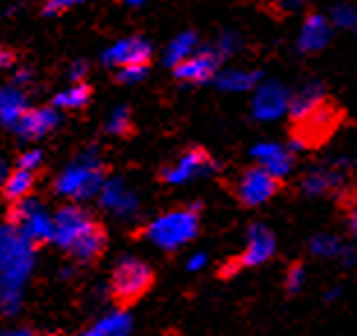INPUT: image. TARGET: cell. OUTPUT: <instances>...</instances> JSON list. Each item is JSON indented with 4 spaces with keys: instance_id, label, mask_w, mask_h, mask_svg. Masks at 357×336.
<instances>
[{
    "instance_id": "6da1fadb",
    "label": "cell",
    "mask_w": 357,
    "mask_h": 336,
    "mask_svg": "<svg viewBox=\"0 0 357 336\" xmlns=\"http://www.w3.org/2000/svg\"><path fill=\"white\" fill-rule=\"evenodd\" d=\"M53 240L81 265H95L106 251V228L88 210L65 205L53 219Z\"/></svg>"
},
{
    "instance_id": "7a4b0ae2",
    "label": "cell",
    "mask_w": 357,
    "mask_h": 336,
    "mask_svg": "<svg viewBox=\"0 0 357 336\" xmlns=\"http://www.w3.org/2000/svg\"><path fill=\"white\" fill-rule=\"evenodd\" d=\"M199 210H201L199 205H192V208H178L164 212L162 217H157L148 226H143L136 235L155 242L157 247H162L166 251H173L182 247V244L192 242L199 235V226H201Z\"/></svg>"
},
{
    "instance_id": "3957f363",
    "label": "cell",
    "mask_w": 357,
    "mask_h": 336,
    "mask_svg": "<svg viewBox=\"0 0 357 336\" xmlns=\"http://www.w3.org/2000/svg\"><path fill=\"white\" fill-rule=\"evenodd\" d=\"M155 279L157 277L153 267L139 261V258H125V261H120L113 267L109 281V295L113 304L120 311H127L150 293V288L155 286Z\"/></svg>"
},
{
    "instance_id": "277c9868",
    "label": "cell",
    "mask_w": 357,
    "mask_h": 336,
    "mask_svg": "<svg viewBox=\"0 0 357 336\" xmlns=\"http://www.w3.org/2000/svg\"><path fill=\"white\" fill-rule=\"evenodd\" d=\"M339 118H341L339 109L325 97L314 111L293 120V143L298 148H316V145L330 139L332 132L339 125Z\"/></svg>"
},
{
    "instance_id": "5b68a950",
    "label": "cell",
    "mask_w": 357,
    "mask_h": 336,
    "mask_svg": "<svg viewBox=\"0 0 357 336\" xmlns=\"http://www.w3.org/2000/svg\"><path fill=\"white\" fill-rule=\"evenodd\" d=\"M279 189H281L279 175L270 173L261 164H256L240 173L233 194L238 198V203L245 205V208H258V205L268 203L272 196H277Z\"/></svg>"
},
{
    "instance_id": "8992f818",
    "label": "cell",
    "mask_w": 357,
    "mask_h": 336,
    "mask_svg": "<svg viewBox=\"0 0 357 336\" xmlns=\"http://www.w3.org/2000/svg\"><path fill=\"white\" fill-rule=\"evenodd\" d=\"M277 249V242H275V235L270 233V228H265L263 224H256L249 228V240H247V247L245 251L233 258V261L224 263L222 270H219V277L222 279H229L233 274H238L242 267H258L263 263H268L272 254Z\"/></svg>"
},
{
    "instance_id": "52a82bcc",
    "label": "cell",
    "mask_w": 357,
    "mask_h": 336,
    "mask_svg": "<svg viewBox=\"0 0 357 336\" xmlns=\"http://www.w3.org/2000/svg\"><path fill=\"white\" fill-rule=\"evenodd\" d=\"M217 164L210 157L208 150L203 148H189L187 152H182L178 157V162H173L169 166H164L159 171V182H169V185H178V182H187L196 178V175L215 171Z\"/></svg>"
},
{
    "instance_id": "ba28073f",
    "label": "cell",
    "mask_w": 357,
    "mask_h": 336,
    "mask_svg": "<svg viewBox=\"0 0 357 336\" xmlns=\"http://www.w3.org/2000/svg\"><path fill=\"white\" fill-rule=\"evenodd\" d=\"M104 63L116 67V70L127 65H150L153 63V47L141 37H129L104 53Z\"/></svg>"
},
{
    "instance_id": "9c48e42d",
    "label": "cell",
    "mask_w": 357,
    "mask_h": 336,
    "mask_svg": "<svg viewBox=\"0 0 357 336\" xmlns=\"http://www.w3.org/2000/svg\"><path fill=\"white\" fill-rule=\"evenodd\" d=\"M217 65H219V58L215 53L199 51V53H189V56L178 60V63L173 65V72L185 83H205L215 76Z\"/></svg>"
},
{
    "instance_id": "30bf717a",
    "label": "cell",
    "mask_w": 357,
    "mask_h": 336,
    "mask_svg": "<svg viewBox=\"0 0 357 336\" xmlns=\"http://www.w3.org/2000/svg\"><path fill=\"white\" fill-rule=\"evenodd\" d=\"M17 122V132L26 139H40L47 132H51L58 122L56 109H33V111H21V116L14 120Z\"/></svg>"
},
{
    "instance_id": "8fae6325",
    "label": "cell",
    "mask_w": 357,
    "mask_h": 336,
    "mask_svg": "<svg viewBox=\"0 0 357 336\" xmlns=\"http://www.w3.org/2000/svg\"><path fill=\"white\" fill-rule=\"evenodd\" d=\"M332 40V24L321 14H311L307 17L305 26H302L300 33V49L305 53H316L325 49Z\"/></svg>"
},
{
    "instance_id": "7c38bea8",
    "label": "cell",
    "mask_w": 357,
    "mask_h": 336,
    "mask_svg": "<svg viewBox=\"0 0 357 336\" xmlns=\"http://www.w3.org/2000/svg\"><path fill=\"white\" fill-rule=\"evenodd\" d=\"M35 182H37L35 171H28V168H24V166H17L3 182V198L10 205L26 201V198H30V194H33Z\"/></svg>"
},
{
    "instance_id": "4fadbf2b",
    "label": "cell",
    "mask_w": 357,
    "mask_h": 336,
    "mask_svg": "<svg viewBox=\"0 0 357 336\" xmlns=\"http://www.w3.org/2000/svg\"><path fill=\"white\" fill-rule=\"evenodd\" d=\"M252 155L256 159V164L268 168L270 173L279 175V178H284V175L291 171V166H293V159H291V155H288V150H284L277 143L256 145V148L252 150Z\"/></svg>"
},
{
    "instance_id": "5bb4252c",
    "label": "cell",
    "mask_w": 357,
    "mask_h": 336,
    "mask_svg": "<svg viewBox=\"0 0 357 336\" xmlns=\"http://www.w3.org/2000/svg\"><path fill=\"white\" fill-rule=\"evenodd\" d=\"M288 93L281 86H265L258 90L254 113L258 118H277L288 109Z\"/></svg>"
},
{
    "instance_id": "9a60e30c",
    "label": "cell",
    "mask_w": 357,
    "mask_h": 336,
    "mask_svg": "<svg viewBox=\"0 0 357 336\" xmlns=\"http://www.w3.org/2000/svg\"><path fill=\"white\" fill-rule=\"evenodd\" d=\"M341 185H344V173L337 168H316L302 178V192L307 196H323Z\"/></svg>"
},
{
    "instance_id": "2e32d148",
    "label": "cell",
    "mask_w": 357,
    "mask_h": 336,
    "mask_svg": "<svg viewBox=\"0 0 357 336\" xmlns=\"http://www.w3.org/2000/svg\"><path fill=\"white\" fill-rule=\"evenodd\" d=\"M90 97H93V88H90L86 81H81L77 86H72L70 90H65V93H58L53 97L51 106L53 109H65V111H81L88 106Z\"/></svg>"
},
{
    "instance_id": "e0dca14e",
    "label": "cell",
    "mask_w": 357,
    "mask_h": 336,
    "mask_svg": "<svg viewBox=\"0 0 357 336\" xmlns=\"http://www.w3.org/2000/svg\"><path fill=\"white\" fill-rule=\"evenodd\" d=\"M325 99V93L321 90V86H307L302 88L298 95H293L288 99V111H291V118L298 120L302 116H307L309 111H314L318 104Z\"/></svg>"
},
{
    "instance_id": "ac0fdd59",
    "label": "cell",
    "mask_w": 357,
    "mask_h": 336,
    "mask_svg": "<svg viewBox=\"0 0 357 336\" xmlns=\"http://www.w3.org/2000/svg\"><path fill=\"white\" fill-rule=\"evenodd\" d=\"M102 171H77V173H67L63 182H60V189L72 196H81V194H90L97 187V182L102 178Z\"/></svg>"
},
{
    "instance_id": "d6986e66",
    "label": "cell",
    "mask_w": 357,
    "mask_h": 336,
    "mask_svg": "<svg viewBox=\"0 0 357 336\" xmlns=\"http://www.w3.org/2000/svg\"><path fill=\"white\" fill-rule=\"evenodd\" d=\"M106 129H109L111 134H116V136H123V139L132 136L136 132V129H134V120H132V111H129V109H118L111 116Z\"/></svg>"
},
{
    "instance_id": "ffe728a7",
    "label": "cell",
    "mask_w": 357,
    "mask_h": 336,
    "mask_svg": "<svg viewBox=\"0 0 357 336\" xmlns=\"http://www.w3.org/2000/svg\"><path fill=\"white\" fill-rule=\"evenodd\" d=\"M311 254L314 256H321V258H328V256H339L341 254V244L337 238H332V235H316L314 240H311Z\"/></svg>"
},
{
    "instance_id": "44dd1931",
    "label": "cell",
    "mask_w": 357,
    "mask_h": 336,
    "mask_svg": "<svg viewBox=\"0 0 357 336\" xmlns=\"http://www.w3.org/2000/svg\"><path fill=\"white\" fill-rule=\"evenodd\" d=\"M150 65H127V67H118L116 72V83H123V86H134V83L143 81L148 76Z\"/></svg>"
},
{
    "instance_id": "7402d4cb",
    "label": "cell",
    "mask_w": 357,
    "mask_h": 336,
    "mask_svg": "<svg viewBox=\"0 0 357 336\" xmlns=\"http://www.w3.org/2000/svg\"><path fill=\"white\" fill-rule=\"evenodd\" d=\"M258 76L256 74H245V72H229L222 76V88H229V90H247L252 88L256 83Z\"/></svg>"
},
{
    "instance_id": "603a6c76",
    "label": "cell",
    "mask_w": 357,
    "mask_h": 336,
    "mask_svg": "<svg viewBox=\"0 0 357 336\" xmlns=\"http://www.w3.org/2000/svg\"><path fill=\"white\" fill-rule=\"evenodd\" d=\"M332 24L339 26V28H355L357 10L353 5H337L332 10Z\"/></svg>"
},
{
    "instance_id": "cb8c5ba5",
    "label": "cell",
    "mask_w": 357,
    "mask_h": 336,
    "mask_svg": "<svg viewBox=\"0 0 357 336\" xmlns=\"http://www.w3.org/2000/svg\"><path fill=\"white\" fill-rule=\"evenodd\" d=\"M305 265L302 263H293L291 267L286 270V281H284V286H286V290L291 295H295V293H300V288L305 286Z\"/></svg>"
},
{
    "instance_id": "d4e9b609",
    "label": "cell",
    "mask_w": 357,
    "mask_h": 336,
    "mask_svg": "<svg viewBox=\"0 0 357 336\" xmlns=\"http://www.w3.org/2000/svg\"><path fill=\"white\" fill-rule=\"evenodd\" d=\"M102 327H93L90 334H123L129 330V318L125 316H113V318H106L100 323Z\"/></svg>"
},
{
    "instance_id": "484cf974",
    "label": "cell",
    "mask_w": 357,
    "mask_h": 336,
    "mask_svg": "<svg viewBox=\"0 0 357 336\" xmlns=\"http://www.w3.org/2000/svg\"><path fill=\"white\" fill-rule=\"evenodd\" d=\"M196 47V37L192 33H187V35H182L180 40L173 42V49L169 53V60H171V65H176L178 60H182L185 56H189L192 53V49Z\"/></svg>"
},
{
    "instance_id": "4316f807",
    "label": "cell",
    "mask_w": 357,
    "mask_h": 336,
    "mask_svg": "<svg viewBox=\"0 0 357 336\" xmlns=\"http://www.w3.org/2000/svg\"><path fill=\"white\" fill-rule=\"evenodd\" d=\"M44 164V159H42V152L40 150H30V152H24V155L19 157V166H24L28 168V171H40Z\"/></svg>"
},
{
    "instance_id": "83f0119b",
    "label": "cell",
    "mask_w": 357,
    "mask_h": 336,
    "mask_svg": "<svg viewBox=\"0 0 357 336\" xmlns=\"http://www.w3.org/2000/svg\"><path fill=\"white\" fill-rule=\"evenodd\" d=\"M81 0H44V14H63L70 7L79 5Z\"/></svg>"
},
{
    "instance_id": "f1b7e54d",
    "label": "cell",
    "mask_w": 357,
    "mask_h": 336,
    "mask_svg": "<svg viewBox=\"0 0 357 336\" xmlns=\"http://www.w3.org/2000/svg\"><path fill=\"white\" fill-rule=\"evenodd\" d=\"M14 60H17V53L7 51V49H0V67H12Z\"/></svg>"
},
{
    "instance_id": "f546056e",
    "label": "cell",
    "mask_w": 357,
    "mask_h": 336,
    "mask_svg": "<svg viewBox=\"0 0 357 336\" xmlns=\"http://www.w3.org/2000/svg\"><path fill=\"white\" fill-rule=\"evenodd\" d=\"M279 10H295V7L305 5V0H277Z\"/></svg>"
},
{
    "instance_id": "4dcf8cb0",
    "label": "cell",
    "mask_w": 357,
    "mask_h": 336,
    "mask_svg": "<svg viewBox=\"0 0 357 336\" xmlns=\"http://www.w3.org/2000/svg\"><path fill=\"white\" fill-rule=\"evenodd\" d=\"M348 224H351V231L355 233V238H357V205H353V208H351V217H348Z\"/></svg>"
},
{
    "instance_id": "1f68e13d",
    "label": "cell",
    "mask_w": 357,
    "mask_h": 336,
    "mask_svg": "<svg viewBox=\"0 0 357 336\" xmlns=\"http://www.w3.org/2000/svg\"><path fill=\"white\" fill-rule=\"evenodd\" d=\"M203 265H205V256L201 254V256L192 258V263H189V270H199V267H203Z\"/></svg>"
},
{
    "instance_id": "d6a6232c",
    "label": "cell",
    "mask_w": 357,
    "mask_h": 336,
    "mask_svg": "<svg viewBox=\"0 0 357 336\" xmlns=\"http://www.w3.org/2000/svg\"><path fill=\"white\" fill-rule=\"evenodd\" d=\"M129 3H134V0H129Z\"/></svg>"
},
{
    "instance_id": "836d02e7",
    "label": "cell",
    "mask_w": 357,
    "mask_h": 336,
    "mask_svg": "<svg viewBox=\"0 0 357 336\" xmlns=\"http://www.w3.org/2000/svg\"><path fill=\"white\" fill-rule=\"evenodd\" d=\"M355 28H357V24H355Z\"/></svg>"
}]
</instances>
